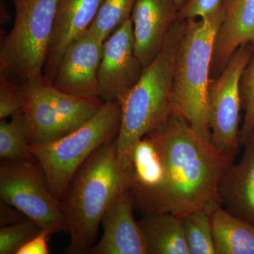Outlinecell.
Segmentation results:
<instances>
[{"label": "cell", "mask_w": 254, "mask_h": 254, "mask_svg": "<svg viewBox=\"0 0 254 254\" xmlns=\"http://www.w3.org/2000/svg\"><path fill=\"white\" fill-rule=\"evenodd\" d=\"M148 254H190L181 220L171 213L144 215L138 222Z\"/></svg>", "instance_id": "cell-18"}, {"label": "cell", "mask_w": 254, "mask_h": 254, "mask_svg": "<svg viewBox=\"0 0 254 254\" xmlns=\"http://www.w3.org/2000/svg\"><path fill=\"white\" fill-rule=\"evenodd\" d=\"M136 0H103L88 29L105 42L115 30L131 17Z\"/></svg>", "instance_id": "cell-23"}, {"label": "cell", "mask_w": 254, "mask_h": 254, "mask_svg": "<svg viewBox=\"0 0 254 254\" xmlns=\"http://www.w3.org/2000/svg\"><path fill=\"white\" fill-rule=\"evenodd\" d=\"M104 42L91 30L71 43L60 62L53 84L68 94L88 100H100L98 70Z\"/></svg>", "instance_id": "cell-11"}, {"label": "cell", "mask_w": 254, "mask_h": 254, "mask_svg": "<svg viewBox=\"0 0 254 254\" xmlns=\"http://www.w3.org/2000/svg\"><path fill=\"white\" fill-rule=\"evenodd\" d=\"M11 16L6 9L4 0H0V23L1 26L11 21Z\"/></svg>", "instance_id": "cell-30"}, {"label": "cell", "mask_w": 254, "mask_h": 254, "mask_svg": "<svg viewBox=\"0 0 254 254\" xmlns=\"http://www.w3.org/2000/svg\"><path fill=\"white\" fill-rule=\"evenodd\" d=\"M1 201L21 212L51 235L67 232L60 201L50 190L35 158L4 160L0 165Z\"/></svg>", "instance_id": "cell-7"}, {"label": "cell", "mask_w": 254, "mask_h": 254, "mask_svg": "<svg viewBox=\"0 0 254 254\" xmlns=\"http://www.w3.org/2000/svg\"><path fill=\"white\" fill-rule=\"evenodd\" d=\"M34 78L40 89L71 131L93 118L104 103L101 100L84 99L60 91L43 74Z\"/></svg>", "instance_id": "cell-20"}, {"label": "cell", "mask_w": 254, "mask_h": 254, "mask_svg": "<svg viewBox=\"0 0 254 254\" xmlns=\"http://www.w3.org/2000/svg\"><path fill=\"white\" fill-rule=\"evenodd\" d=\"M185 23L177 20L158 56L145 66L136 85L118 100L121 124L117 145L123 161L137 142L163 125L175 110L174 70Z\"/></svg>", "instance_id": "cell-3"}, {"label": "cell", "mask_w": 254, "mask_h": 254, "mask_svg": "<svg viewBox=\"0 0 254 254\" xmlns=\"http://www.w3.org/2000/svg\"><path fill=\"white\" fill-rule=\"evenodd\" d=\"M52 235L49 231L42 230L41 233L21 247L17 254H48V237Z\"/></svg>", "instance_id": "cell-28"}, {"label": "cell", "mask_w": 254, "mask_h": 254, "mask_svg": "<svg viewBox=\"0 0 254 254\" xmlns=\"http://www.w3.org/2000/svg\"><path fill=\"white\" fill-rule=\"evenodd\" d=\"M133 198L125 185L102 217L100 242L87 254H148L141 229L133 218Z\"/></svg>", "instance_id": "cell-12"}, {"label": "cell", "mask_w": 254, "mask_h": 254, "mask_svg": "<svg viewBox=\"0 0 254 254\" xmlns=\"http://www.w3.org/2000/svg\"><path fill=\"white\" fill-rule=\"evenodd\" d=\"M250 141H254V132L253 133V134H252V137H251ZM250 141H249V142H250ZM249 142H248V143H249Z\"/></svg>", "instance_id": "cell-32"}, {"label": "cell", "mask_w": 254, "mask_h": 254, "mask_svg": "<svg viewBox=\"0 0 254 254\" xmlns=\"http://www.w3.org/2000/svg\"><path fill=\"white\" fill-rule=\"evenodd\" d=\"M14 26L1 39L0 73L18 83L43 74L61 0H12Z\"/></svg>", "instance_id": "cell-6"}, {"label": "cell", "mask_w": 254, "mask_h": 254, "mask_svg": "<svg viewBox=\"0 0 254 254\" xmlns=\"http://www.w3.org/2000/svg\"><path fill=\"white\" fill-rule=\"evenodd\" d=\"M103 0H61L57 11L43 75L54 81L65 52L91 26Z\"/></svg>", "instance_id": "cell-14"}, {"label": "cell", "mask_w": 254, "mask_h": 254, "mask_svg": "<svg viewBox=\"0 0 254 254\" xmlns=\"http://www.w3.org/2000/svg\"><path fill=\"white\" fill-rule=\"evenodd\" d=\"M28 144H43L71 132L35 78L20 83Z\"/></svg>", "instance_id": "cell-16"}, {"label": "cell", "mask_w": 254, "mask_h": 254, "mask_svg": "<svg viewBox=\"0 0 254 254\" xmlns=\"http://www.w3.org/2000/svg\"><path fill=\"white\" fill-rule=\"evenodd\" d=\"M23 113L20 83L0 73V119Z\"/></svg>", "instance_id": "cell-26"}, {"label": "cell", "mask_w": 254, "mask_h": 254, "mask_svg": "<svg viewBox=\"0 0 254 254\" xmlns=\"http://www.w3.org/2000/svg\"><path fill=\"white\" fill-rule=\"evenodd\" d=\"M254 50L253 45L240 47L218 77L210 79L208 120L210 143L219 154L233 161L241 145L240 81Z\"/></svg>", "instance_id": "cell-8"}, {"label": "cell", "mask_w": 254, "mask_h": 254, "mask_svg": "<svg viewBox=\"0 0 254 254\" xmlns=\"http://www.w3.org/2000/svg\"><path fill=\"white\" fill-rule=\"evenodd\" d=\"M125 185V168L119 156L116 137L100 145L87 159L60 200L70 235L65 253H88L103 214Z\"/></svg>", "instance_id": "cell-2"}, {"label": "cell", "mask_w": 254, "mask_h": 254, "mask_svg": "<svg viewBox=\"0 0 254 254\" xmlns=\"http://www.w3.org/2000/svg\"><path fill=\"white\" fill-rule=\"evenodd\" d=\"M216 254H254V226L233 216L223 207L211 213Z\"/></svg>", "instance_id": "cell-19"}, {"label": "cell", "mask_w": 254, "mask_h": 254, "mask_svg": "<svg viewBox=\"0 0 254 254\" xmlns=\"http://www.w3.org/2000/svg\"><path fill=\"white\" fill-rule=\"evenodd\" d=\"M147 135L156 145L165 170L160 213L181 217L203 210L211 214L221 206L219 186L233 161L219 154L175 110Z\"/></svg>", "instance_id": "cell-1"}, {"label": "cell", "mask_w": 254, "mask_h": 254, "mask_svg": "<svg viewBox=\"0 0 254 254\" xmlns=\"http://www.w3.org/2000/svg\"><path fill=\"white\" fill-rule=\"evenodd\" d=\"M36 222L28 220L4 225L0 230V254H17L21 247L42 231Z\"/></svg>", "instance_id": "cell-25"}, {"label": "cell", "mask_w": 254, "mask_h": 254, "mask_svg": "<svg viewBox=\"0 0 254 254\" xmlns=\"http://www.w3.org/2000/svg\"><path fill=\"white\" fill-rule=\"evenodd\" d=\"M222 0H190L179 11L181 20L205 17L221 6Z\"/></svg>", "instance_id": "cell-27"}, {"label": "cell", "mask_w": 254, "mask_h": 254, "mask_svg": "<svg viewBox=\"0 0 254 254\" xmlns=\"http://www.w3.org/2000/svg\"><path fill=\"white\" fill-rule=\"evenodd\" d=\"M144 65L134 51V34L131 17L112 33L103 45L98 70L100 99L118 101L136 85Z\"/></svg>", "instance_id": "cell-9"}, {"label": "cell", "mask_w": 254, "mask_h": 254, "mask_svg": "<svg viewBox=\"0 0 254 254\" xmlns=\"http://www.w3.org/2000/svg\"><path fill=\"white\" fill-rule=\"evenodd\" d=\"M126 187L134 208L144 215L160 213L165 188L163 160L151 137L139 140L124 162Z\"/></svg>", "instance_id": "cell-10"}, {"label": "cell", "mask_w": 254, "mask_h": 254, "mask_svg": "<svg viewBox=\"0 0 254 254\" xmlns=\"http://www.w3.org/2000/svg\"><path fill=\"white\" fill-rule=\"evenodd\" d=\"M190 0H175L177 6H178L179 9H181L185 4H187Z\"/></svg>", "instance_id": "cell-31"}, {"label": "cell", "mask_w": 254, "mask_h": 254, "mask_svg": "<svg viewBox=\"0 0 254 254\" xmlns=\"http://www.w3.org/2000/svg\"><path fill=\"white\" fill-rule=\"evenodd\" d=\"M223 21L217 32L210 79L218 77L240 47L254 46V0H222Z\"/></svg>", "instance_id": "cell-15"}, {"label": "cell", "mask_w": 254, "mask_h": 254, "mask_svg": "<svg viewBox=\"0 0 254 254\" xmlns=\"http://www.w3.org/2000/svg\"><path fill=\"white\" fill-rule=\"evenodd\" d=\"M240 94L242 108L245 113L240 140L241 145H245L254 132V50L241 78Z\"/></svg>", "instance_id": "cell-24"}, {"label": "cell", "mask_w": 254, "mask_h": 254, "mask_svg": "<svg viewBox=\"0 0 254 254\" xmlns=\"http://www.w3.org/2000/svg\"><path fill=\"white\" fill-rule=\"evenodd\" d=\"M245 146L242 160L222 177L218 194L225 210L254 226V141Z\"/></svg>", "instance_id": "cell-17"}, {"label": "cell", "mask_w": 254, "mask_h": 254, "mask_svg": "<svg viewBox=\"0 0 254 254\" xmlns=\"http://www.w3.org/2000/svg\"><path fill=\"white\" fill-rule=\"evenodd\" d=\"M179 11L175 0H136L131 16L134 51L145 67L160 53Z\"/></svg>", "instance_id": "cell-13"}, {"label": "cell", "mask_w": 254, "mask_h": 254, "mask_svg": "<svg viewBox=\"0 0 254 254\" xmlns=\"http://www.w3.org/2000/svg\"><path fill=\"white\" fill-rule=\"evenodd\" d=\"M179 218L190 254H216L211 214L196 210Z\"/></svg>", "instance_id": "cell-21"}, {"label": "cell", "mask_w": 254, "mask_h": 254, "mask_svg": "<svg viewBox=\"0 0 254 254\" xmlns=\"http://www.w3.org/2000/svg\"><path fill=\"white\" fill-rule=\"evenodd\" d=\"M7 206L8 205L4 202H1V225L4 226V225H11V224L21 222V220L18 219V217H19V214L14 213V210H11Z\"/></svg>", "instance_id": "cell-29"}, {"label": "cell", "mask_w": 254, "mask_h": 254, "mask_svg": "<svg viewBox=\"0 0 254 254\" xmlns=\"http://www.w3.org/2000/svg\"><path fill=\"white\" fill-rule=\"evenodd\" d=\"M0 158L4 160L34 158L28 144L23 113L13 115L9 123L1 120Z\"/></svg>", "instance_id": "cell-22"}, {"label": "cell", "mask_w": 254, "mask_h": 254, "mask_svg": "<svg viewBox=\"0 0 254 254\" xmlns=\"http://www.w3.org/2000/svg\"><path fill=\"white\" fill-rule=\"evenodd\" d=\"M121 108L105 102L100 111L76 130L48 143L30 145L53 194L61 199L76 172L100 145L118 137Z\"/></svg>", "instance_id": "cell-5"}, {"label": "cell", "mask_w": 254, "mask_h": 254, "mask_svg": "<svg viewBox=\"0 0 254 254\" xmlns=\"http://www.w3.org/2000/svg\"><path fill=\"white\" fill-rule=\"evenodd\" d=\"M221 6L205 17L185 20L175 58L174 109L203 139L210 142L208 91L215 36L223 21Z\"/></svg>", "instance_id": "cell-4"}]
</instances>
